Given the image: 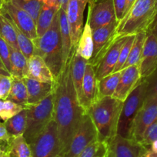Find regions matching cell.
<instances>
[{"mask_svg": "<svg viewBox=\"0 0 157 157\" xmlns=\"http://www.w3.org/2000/svg\"><path fill=\"white\" fill-rule=\"evenodd\" d=\"M59 10L55 7L43 5L36 21V32L38 37L43 36L51 26L54 17Z\"/></svg>", "mask_w": 157, "mask_h": 157, "instance_id": "28", "label": "cell"}, {"mask_svg": "<svg viewBox=\"0 0 157 157\" xmlns=\"http://www.w3.org/2000/svg\"><path fill=\"white\" fill-rule=\"evenodd\" d=\"M12 86V76L0 75V99H7Z\"/></svg>", "mask_w": 157, "mask_h": 157, "instance_id": "40", "label": "cell"}, {"mask_svg": "<svg viewBox=\"0 0 157 157\" xmlns=\"http://www.w3.org/2000/svg\"><path fill=\"white\" fill-rule=\"evenodd\" d=\"M29 145L33 157H56L61 155V146L54 119L43 133Z\"/></svg>", "mask_w": 157, "mask_h": 157, "instance_id": "7", "label": "cell"}, {"mask_svg": "<svg viewBox=\"0 0 157 157\" xmlns=\"http://www.w3.org/2000/svg\"><path fill=\"white\" fill-rule=\"evenodd\" d=\"M97 90L98 80L96 76L95 68L87 63L79 99V104L86 113L97 101Z\"/></svg>", "mask_w": 157, "mask_h": 157, "instance_id": "18", "label": "cell"}, {"mask_svg": "<svg viewBox=\"0 0 157 157\" xmlns=\"http://www.w3.org/2000/svg\"><path fill=\"white\" fill-rule=\"evenodd\" d=\"M75 52L78 55L89 62L93 56V29L88 21L86 22L85 26L78 39V44L75 48Z\"/></svg>", "mask_w": 157, "mask_h": 157, "instance_id": "23", "label": "cell"}, {"mask_svg": "<svg viewBox=\"0 0 157 157\" xmlns=\"http://www.w3.org/2000/svg\"><path fill=\"white\" fill-rule=\"evenodd\" d=\"M87 20L94 30L117 20L113 0H89Z\"/></svg>", "mask_w": 157, "mask_h": 157, "instance_id": "11", "label": "cell"}, {"mask_svg": "<svg viewBox=\"0 0 157 157\" xmlns=\"http://www.w3.org/2000/svg\"><path fill=\"white\" fill-rule=\"evenodd\" d=\"M0 157H11L10 150L9 149V148L7 147V146L2 149V154H1V156Z\"/></svg>", "mask_w": 157, "mask_h": 157, "instance_id": "48", "label": "cell"}, {"mask_svg": "<svg viewBox=\"0 0 157 157\" xmlns=\"http://www.w3.org/2000/svg\"><path fill=\"white\" fill-rule=\"evenodd\" d=\"M155 141H157V120L146 129L140 140V144L145 148H149Z\"/></svg>", "mask_w": 157, "mask_h": 157, "instance_id": "37", "label": "cell"}, {"mask_svg": "<svg viewBox=\"0 0 157 157\" xmlns=\"http://www.w3.org/2000/svg\"><path fill=\"white\" fill-rule=\"evenodd\" d=\"M59 22L60 35H61L62 48H63V68L67 63L72 56V51L75 48L72 47L70 31L68 24L66 13L60 8L59 10Z\"/></svg>", "mask_w": 157, "mask_h": 157, "instance_id": "21", "label": "cell"}, {"mask_svg": "<svg viewBox=\"0 0 157 157\" xmlns=\"http://www.w3.org/2000/svg\"><path fill=\"white\" fill-rule=\"evenodd\" d=\"M88 62L78 55L74 49L72 56V66H71V73H72V82L74 87L78 96V102L81 96L82 86L83 82L84 75H85L86 68Z\"/></svg>", "mask_w": 157, "mask_h": 157, "instance_id": "22", "label": "cell"}, {"mask_svg": "<svg viewBox=\"0 0 157 157\" xmlns=\"http://www.w3.org/2000/svg\"><path fill=\"white\" fill-rule=\"evenodd\" d=\"M140 157H157V152H154L149 148H143Z\"/></svg>", "mask_w": 157, "mask_h": 157, "instance_id": "44", "label": "cell"}, {"mask_svg": "<svg viewBox=\"0 0 157 157\" xmlns=\"http://www.w3.org/2000/svg\"><path fill=\"white\" fill-rule=\"evenodd\" d=\"M157 22V12H156V13H155V17H154V19H153V21H152V24H151L150 25V26L151 25H152V24H154V23H155V22ZM149 26V27H150Z\"/></svg>", "mask_w": 157, "mask_h": 157, "instance_id": "51", "label": "cell"}, {"mask_svg": "<svg viewBox=\"0 0 157 157\" xmlns=\"http://www.w3.org/2000/svg\"><path fill=\"white\" fill-rule=\"evenodd\" d=\"M72 53L59 76L54 80L52 90L53 117L57 126L63 156L67 151L86 113L79 104L72 82L71 73Z\"/></svg>", "mask_w": 157, "mask_h": 157, "instance_id": "1", "label": "cell"}, {"mask_svg": "<svg viewBox=\"0 0 157 157\" xmlns=\"http://www.w3.org/2000/svg\"><path fill=\"white\" fill-rule=\"evenodd\" d=\"M136 1V0H126V11H125L124 16H126V15L128 13V12L130 10V9L132 8V6H133V4L135 3Z\"/></svg>", "mask_w": 157, "mask_h": 157, "instance_id": "47", "label": "cell"}, {"mask_svg": "<svg viewBox=\"0 0 157 157\" xmlns=\"http://www.w3.org/2000/svg\"><path fill=\"white\" fill-rule=\"evenodd\" d=\"M0 37L3 39L11 47L19 49L14 26L8 16L2 13L0 14Z\"/></svg>", "mask_w": 157, "mask_h": 157, "instance_id": "31", "label": "cell"}, {"mask_svg": "<svg viewBox=\"0 0 157 157\" xmlns=\"http://www.w3.org/2000/svg\"><path fill=\"white\" fill-rule=\"evenodd\" d=\"M146 38V31H141L135 34V39H134L133 44L131 48L130 52L128 56L126 63L123 66V69L129 67V66L139 65L141 59L142 53H143V46H144L145 40Z\"/></svg>", "mask_w": 157, "mask_h": 157, "instance_id": "27", "label": "cell"}, {"mask_svg": "<svg viewBox=\"0 0 157 157\" xmlns=\"http://www.w3.org/2000/svg\"><path fill=\"white\" fill-rule=\"evenodd\" d=\"M114 6L117 21L120 22L124 17L125 11H126V0H113Z\"/></svg>", "mask_w": 157, "mask_h": 157, "instance_id": "41", "label": "cell"}, {"mask_svg": "<svg viewBox=\"0 0 157 157\" xmlns=\"http://www.w3.org/2000/svg\"><path fill=\"white\" fill-rule=\"evenodd\" d=\"M143 148L131 139L116 135L109 143L107 157H140Z\"/></svg>", "mask_w": 157, "mask_h": 157, "instance_id": "16", "label": "cell"}, {"mask_svg": "<svg viewBox=\"0 0 157 157\" xmlns=\"http://www.w3.org/2000/svg\"><path fill=\"white\" fill-rule=\"evenodd\" d=\"M0 75H6V76H12L11 74L10 73L6 66H4L3 63L2 62L1 59H0Z\"/></svg>", "mask_w": 157, "mask_h": 157, "instance_id": "45", "label": "cell"}, {"mask_svg": "<svg viewBox=\"0 0 157 157\" xmlns=\"http://www.w3.org/2000/svg\"><path fill=\"white\" fill-rule=\"evenodd\" d=\"M134 39H135V35L128 36L126 42L123 44V46H122L121 50H120V56H119V59H118L117 63H116V66H115L113 72H116L122 70V69H123V66L126 63L128 56L129 55L131 48H132V44H133Z\"/></svg>", "mask_w": 157, "mask_h": 157, "instance_id": "36", "label": "cell"}, {"mask_svg": "<svg viewBox=\"0 0 157 157\" xmlns=\"http://www.w3.org/2000/svg\"><path fill=\"white\" fill-rule=\"evenodd\" d=\"M12 0H5V2H11Z\"/></svg>", "mask_w": 157, "mask_h": 157, "instance_id": "54", "label": "cell"}, {"mask_svg": "<svg viewBox=\"0 0 157 157\" xmlns=\"http://www.w3.org/2000/svg\"><path fill=\"white\" fill-rule=\"evenodd\" d=\"M27 113L26 128L23 136L29 144L33 143L46 129L53 117V94L33 105L25 107Z\"/></svg>", "mask_w": 157, "mask_h": 157, "instance_id": "5", "label": "cell"}, {"mask_svg": "<svg viewBox=\"0 0 157 157\" xmlns=\"http://www.w3.org/2000/svg\"><path fill=\"white\" fill-rule=\"evenodd\" d=\"M27 113L25 108L13 117L4 122L7 131L11 137L23 135L26 128Z\"/></svg>", "mask_w": 157, "mask_h": 157, "instance_id": "29", "label": "cell"}, {"mask_svg": "<svg viewBox=\"0 0 157 157\" xmlns=\"http://www.w3.org/2000/svg\"><path fill=\"white\" fill-rule=\"evenodd\" d=\"M139 67L142 78H147L157 69V40L149 31H146Z\"/></svg>", "mask_w": 157, "mask_h": 157, "instance_id": "15", "label": "cell"}, {"mask_svg": "<svg viewBox=\"0 0 157 157\" xmlns=\"http://www.w3.org/2000/svg\"><path fill=\"white\" fill-rule=\"evenodd\" d=\"M6 146L10 150L11 157H33L31 146L23 135L11 137Z\"/></svg>", "mask_w": 157, "mask_h": 157, "instance_id": "30", "label": "cell"}, {"mask_svg": "<svg viewBox=\"0 0 157 157\" xmlns=\"http://www.w3.org/2000/svg\"><path fill=\"white\" fill-rule=\"evenodd\" d=\"M155 13V0H136L119 23L117 36H130L139 32L147 31Z\"/></svg>", "mask_w": 157, "mask_h": 157, "instance_id": "4", "label": "cell"}, {"mask_svg": "<svg viewBox=\"0 0 157 157\" xmlns=\"http://www.w3.org/2000/svg\"><path fill=\"white\" fill-rule=\"evenodd\" d=\"M146 90V79L142 78L141 82L123 102L118 123L117 135L123 138H130L132 123L144 102Z\"/></svg>", "mask_w": 157, "mask_h": 157, "instance_id": "6", "label": "cell"}, {"mask_svg": "<svg viewBox=\"0 0 157 157\" xmlns=\"http://www.w3.org/2000/svg\"><path fill=\"white\" fill-rule=\"evenodd\" d=\"M145 79L146 82L145 99L157 97V69Z\"/></svg>", "mask_w": 157, "mask_h": 157, "instance_id": "38", "label": "cell"}, {"mask_svg": "<svg viewBox=\"0 0 157 157\" xmlns=\"http://www.w3.org/2000/svg\"><path fill=\"white\" fill-rule=\"evenodd\" d=\"M43 2V5L48 6L49 7H55L59 10L60 8L66 11L69 0H39Z\"/></svg>", "mask_w": 157, "mask_h": 157, "instance_id": "42", "label": "cell"}, {"mask_svg": "<svg viewBox=\"0 0 157 157\" xmlns=\"http://www.w3.org/2000/svg\"><path fill=\"white\" fill-rule=\"evenodd\" d=\"M25 107L9 99H0V119L6 122L20 113Z\"/></svg>", "mask_w": 157, "mask_h": 157, "instance_id": "34", "label": "cell"}, {"mask_svg": "<svg viewBox=\"0 0 157 157\" xmlns=\"http://www.w3.org/2000/svg\"><path fill=\"white\" fill-rule=\"evenodd\" d=\"M123 102L113 97L98 99L87 110L98 133V140L107 144L117 135Z\"/></svg>", "mask_w": 157, "mask_h": 157, "instance_id": "2", "label": "cell"}, {"mask_svg": "<svg viewBox=\"0 0 157 157\" xmlns=\"http://www.w3.org/2000/svg\"><path fill=\"white\" fill-rule=\"evenodd\" d=\"M11 2L29 14L36 23L39 13L43 6V2L39 0H12Z\"/></svg>", "mask_w": 157, "mask_h": 157, "instance_id": "33", "label": "cell"}, {"mask_svg": "<svg viewBox=\"0 0 157 157\" xmlns=\"http://www.w3.org/2000/svg\"><path fill=\"white\" fill-rule=\"evenodd\" d=\"M88 2L89 0H69L66 13L73 48H76L83 30L84 11Z\"/></svg>", "mask_w": 157, "mask_h": 157, "instance_id": "12", "label": "cell"}, {"mask_svg": "<svg viewBox=\"0 0 157 157\" xmlns=\"http://www.w3.org/2000/svg\"><path fill=\"white\" fill-rule=\"evenodd\" d=\"M106 157H107V155H106Z\"/></svg>", "mask_w": 157, "mask_h": 157, "instance_id": "56", "label": "cell"}, {"mask_svg": "<svg viewBox=\"0 0 157 157\" xmlns=\"http://www.w3.org/2000/svg\"><path fill=\"white\" fill-rule=\"evenodd\" d=\"M149 149H150L152 152H157V141L154 142V143L151 145L150 147H149Z\"/></svg>", "mask_w": 157, "mask_h": 157, "instance_id": "49", "label": "cell"}, {"mask_svg": "<svg viewBox=\"0 0 157 157\" xmlns=\"http://www.w3.org/2000/svg\"><path fill=\"white\" fill-rule=\"evenodd\" d=\"M10 140H11V136L7 131L5 123L0 122V141L4 142L8 144Z\"/></svg>", "mask_w": 157, "mask_h": 157, "instance_id": "43", "label": "cell"}, {"mask_svg": "<svg viewBox=\"0 0 157 157\" xmlns=\"http://www.w3.org/2000/svg\"><path fill=\"white\" fill-rule=\"evenodd\" d=\"M7 99L24 107L28 105V93L23 78L12 76V86Z\"/></svg>", "mask_w": 157, "mask_h": 157, "instance_id": "25", "label": "cell"}, {"mask_svg": "<svg viewBox=\"0 0 157 157\" xmlns=\"http://www.w3.org/2000/svg\"><path fill=\"white\" fill-rule=\"evenodd\" d=\"M122 71L113 72L98 80L97 100L104 97H112L117 88Z\"/></svg>", "mask_w": 157, "mask_h": 157, "instance_id": "24", "label": "cell"}, {"mask_svg": "<svg viewBox=\"0 0 157 157\" xmlns=\"http://www.w3.org/2000/svg\"><path fill=\"white\" fill-rule=\"evenodd\" d=\"M2 146H0V156H1V154H2Z\"/></svg>", "mask_w": 157, "mask_h": 157, "instance_id": "52", "label": "cell"}, {"mask_svg": "<svg viewBox=\"0 0 157 157\" xmlns=\"http://www.w3.org/2000/svg\"><path fill=\"white\" fill-rule=\"evenodd\" d=\"M33 42L34 44V55L39 56L44 59L53 75L54 79H56L63 69V48L59 11L49 29L42 36L33 39Z\"/></svg>", "mask_w": 157, "mask_h": 157, "instance_id": "3", "label": "cell"}, {"mask_svg": "<svg viewBox=\"0 0 157 157\" xmlns=\"http://www.w3.org/2000/svg\"><path fill=\"white\" fill-rule=\"evenodd\" d=\"M4 14V13H3ZM6 15V14H5ZM10 19V18H9ZM10 21L13 23V26H14L15 30L16 33V39H17V43L18 46H19V50L22 52L25 56L27 59L31 58L33 55H34V44L31 39L25 36L16 25L13 22V21L10 19Z\"/></svg>", "mask_w": 157, "mask_h": 157, "instance_id": "32", "label": "cell"}, {"mask_svg": "<svg viewBox=\"0 0 157 157\" xmlns=\"http://www.w3.org/2000/svg\"><path fill=\"white\" fill-rule=\"evenodd\" d=\"M10 61H11L12 76L24 78L26 76L28 69V59L19 49L10 46Z\"/></svg>", "mask_w": 157, "mask_h": 157, "instance_id": "26", "label": "cell"}, {"mask_svg": "<svg viewBox=\"0 0 157 157\" xmlns=\"http://www.w3.org/2000/svg\"><path fill=\"white\" fill-rule=\"evenodd\" d=\"M56 157H63V155H59L58 156H56Z\"/></svg>", "mask_w": 157, "mask_h": 157, "instance_id": "55", "label": "cell"}, {"mask_svg": "<svg viewBox=\"0 0 157 157\" xmlns=\"http://www.w3.org/2000/svg\"><path fill=\"white\" fill-rule=\"evenodd\" d=\"M155 10L157 12V0H155Z\"/></svg>", "mask_w": 157, "mask_h": 157, "instance_id": "53", "label": "cell"}, {"mask_svg": "<svg viewBox=\"0 0 157 157\" xmlns=\"http://www.w3.org/2000/svg\"><path fill=\"white\" fill-rule=\"evenodd\" d=\"M119 23L120 22L116 20L108 25L93 30V52L88 63L94 68L102 60L118 38L117 28Z\"/></svg>", "mask_w": 157, "mask_h": 157, "instance_id": "8", "label": "cell"}, {"mask_svg": "<svg viewBox=\"0 0 157 157\" xmlns=\"http://www.w3.org/2000/svg\"><path fill=\"white\" fill-rule=\"evenodd\" d=\"M0 59L3 63L7 70L11 72V61H10V46L0 37Z\"/></svg>", "mask_w": 157, "mask_h": 157, "instance_id": "39", "label": "cell"}, {"mask_svg": "<svg viewBox=\"0 0 157 157\" xmlns=\"http://www.w3.org/2000/svg\"><path fill=\"white\" fill-rule=\"evenodd\" d=\"M147 31L150 32V33H152L154 36H155V38L156 39V40H157V22H155V23L152 24V25H151L149 29H148Z\"/></svg>", "mask_w": 157, "mask_h": 157, "instance_id": "46", "label": "cell"}, {"mask_svg": "<svg viewBox=\"0 0 157 157\" xmlns=\"http://www.w3.org/2000/svg\"><path fill=\"white\" fill-rule=\"evenodd\" d=\"M156 120L157 97L145 99L133 120L129 139L140 143L146 129Z\"/></svg>", "mask_w": 157, "mask_h": 157, "instance_id": "10", "label": "cell"}, {"mask_svg": "<svg viewBox=\"0 0 157 157\" xmlns=\"http://www.w3.org/2000/svg\"><path fill=\"white\" fill-rule=\"evenodd\" d=\"M97 140L98 133L96 127L88 113H85L63 157H78L86 148Z\"/></svg>", "mask_w": 157, "mask_h": 157, "instance_id": "9", "label": "cell"}, {"mask_svg": "<svg viewBox=\"0 0 157 157\" xmlns=\"http://www.w3.org/2000/svg\"><path fill=\"white\" fill-rule=\"evenodd\" d=\"M28 93V105L39 103L52 93L53 83H48L24 77Z\"/></svg>", "mask_w": 157, "mask_h": 157, "instance_id": "20", "label": "cell"}, {"mask_svg": "<svg viewBox=\"0 0 157 157\" xmlns=\"http://www.w3.org/2000/svg\"><path fill=\"white\" fill-rule=\"evenodd\" d=\"M108 146L106 143L97 140L86 148L78 157H106Z\"/></svg>", "mask_w": 157, "mask_h": 157, "instance_id": "35", "label": "cell"}, {"mask_svg": "<svg viewBox=\"0 0 157 157\" xmlns=\"http://www.w3.org/2000/svg\"><path fill=\"white\" fill-rule=\"evenodd\" d=\"M121 71L122 74L117 88L112 97L123 102L141 82L142 78L139 65L129 66Z\"/></svg>", "mask_w": 157, "mask_h": 157, "instance_id": "14", "label": "cell"}, {"mask_svg": "<svg viewBox=\"0 0 157 157\" xmlns=\"http://www.w3.org/2000/svg\"><path fill=\"white\" fill-rule=\"evenodd\" d=\"M5 0H0V14L2 13V7H3L4 3H5Z\"/></svg>", "mask_w": 157, "mask_h": 157, "instance_id": "50", "label": "cell"}, {"mask_svg": "<svg viewBox=\"0 0 157 157\" xmlns=\"http://www.w3.org/2000/svg\"><path fill=\"white\" fill-rule=\"evenodd\" d=\"M25 77L48 83H53L55 80L46 62L38 55H33L28 59V69Z\"/></svg>", "mask_w": 157, "mask_h": 157, "instance_id": "19", "label": "cell"}, {"mask_svg": "<svg viewBox=\"0 0 157 157\" xmlns=\"http://www.w3.org/2000/svg\"><path fill=\"white\" fill-rule=\"evenodd\" d=\"M2 13L6 15L13 23L32 40L38 37L36 32V23L29 14L12 2H5Z\"/></svg>", "mask_w": 157, "mask_h": 157, "instance_id": "13", "label": "cell"}, {"mask_svg": "<svg viewBox=\"0 0 157 157\" xmlns=\"http://www.w3.org/2000/svg\"><path fill=\"white\" fill-rule=\"evenodd\" d=\"M127 37L128 36L118 37L115 40L113 46L110 47L108 52L102 59V60L95 67V72H96V76L97 80H100L104 77L113 73L115 66L117 63L122 46L125 43Z\"/></svg>", "mask_w": 157, "mask_h": 157, "instance_id": "17", "label": "cell"}]
</instances>
